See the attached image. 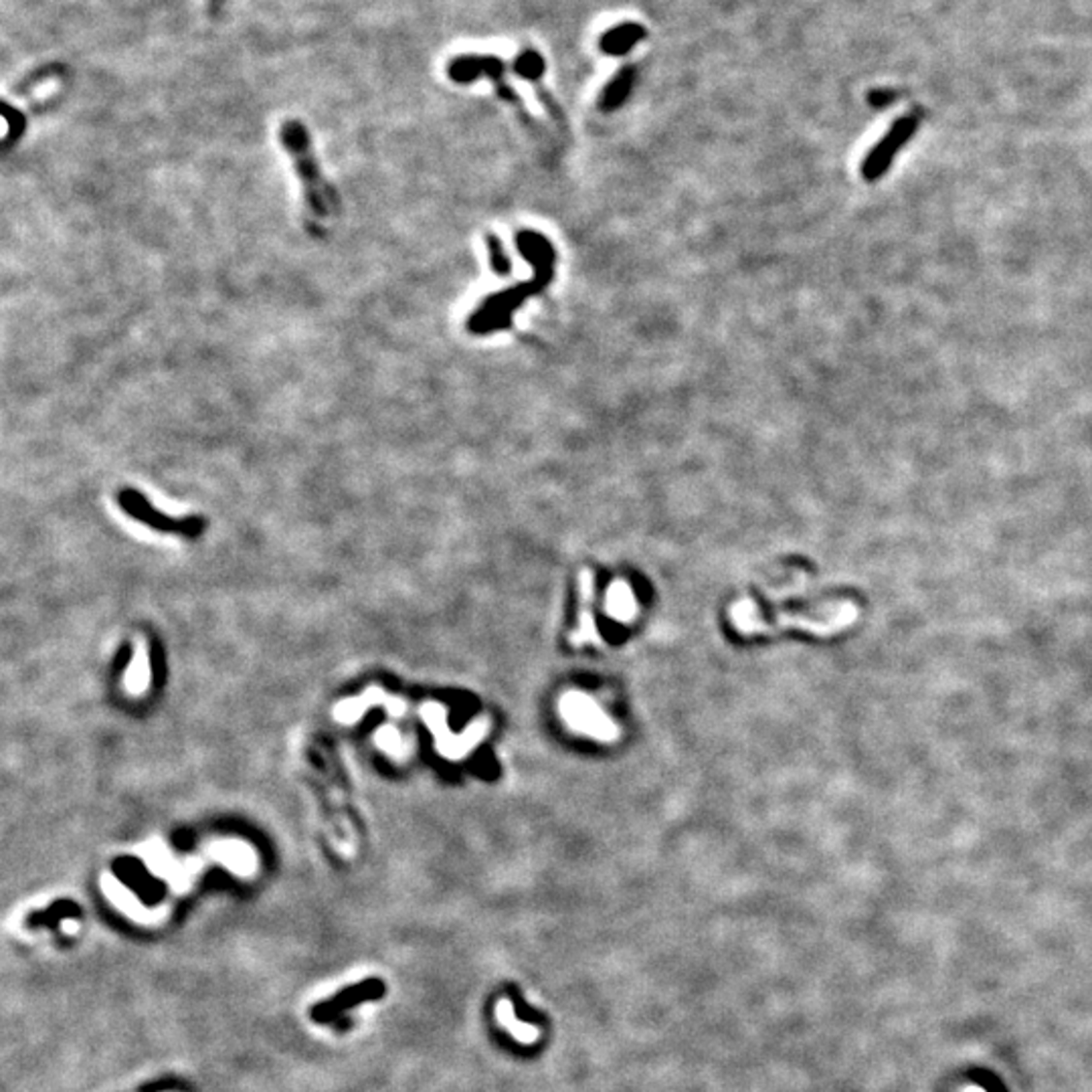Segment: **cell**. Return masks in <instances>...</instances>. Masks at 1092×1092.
<instances>
[{
  "instance_id": "6da1fadb",
  "label": "cell",
  "mask_w": 1092,
  "mask_h": 1092,
  "mask_svg": "<svg viewBox=\"0 0 1092 1092\" xmlns=\"http://www.w3.org/2000/svg\"><path fill=\"white\" fill-rule=\"evenodd\" d=\"M859 615L852 601L822 606L809 613H775L764 617L751 599H740L731 608V619L740 634H773L781 630H803L816 636H831L850 627Z\"/></svg>"
},
{
  "instance_id": "7a4b0ae2",
  "label": "cell",
  "mask_w": 1092,
  "mask_h": 1092,
  "mask_svg": "<svg viewBox=\"0 0 1092 1092\" xmlns=\"http://www.w3.org/2000/svg\"><path fill=\"white\" fill-rule=\"evenodd\" d=\"M280 140L294 162L301 189H304V201L310 215L316 219L330 217L334 211H338V195L332 189V184L320 172L310 132L297 120H288L280 130Z\"/></svg>"
},
{
  "instance_id": "3957f363",
  "label": "cell",
  "mask_w": 1092,
  "mask_h": 1092,
  "mask_svg": "<svg viewBox=\"0 0 1092 1092\" xmlns=\"http://www.w3.org/2000/svg\"><path fill=\"white\" fill-rule=\"evenodd\" d=\"M559 712L571 731L587 734L593 740L615 742L621 736V729L615 720L589 694L577 690L565 692L559 701Z\"/></svg>"
},
{
  "instance_id": "277c9868",
  "label": "cell",
  "mask_w": 1092,
  "mask_h": 1092,
  "mask_svg": "<svg viewBox=\"0 0 1092 1092\" xmlns=\"http://www.w3.org/2000/svg\"><path fill=\"white\" fill-rule=\"evenodd\" d=\"M421 712H423V716H425V720H427L429 729H431L433 734H435V745H437V749L441 751V755L448 757V759H455V761H457V759H463V757H468V755L480 745V742L485 738L487 731H490V727H492L490 718H487V716H480L472 727H468L466 731H463V734L457 736V734H452L450 729H448V720H446V710H444V706L429 702V704L423 706Z\"/></svg>"
},
{
  "instance_id": "5b68a950",
  "label": "cell",
  "mask_w": 1092,
  "mask_h": 1092,
  "mask_svg": "<svg viewBox=\"0 0 1092 1092\" xmlns=\"http://www.w3.org/2000/svg\"><path fill=\"white\" fill-rule=\"evenodd\" d=\"M917 130H919V115L917 113L902 115V118H898L894 122V126L887 132V136L882 138V140L864 158L862 176L868 182H874L880 176H885L889 167L892 165L894 156L898 154V150L911 140Z\"/></svg>"
},
{
  "instance_id": "8992f818",
  "label": "cell",
  "mask_w": 1092,
  "mask_h": 1092,
  "mask_svg": "<svg viewBox=\"0 0 1092 1092\" xmlns=\"http://www.w3.org/2000/svg\"><path fill=\"white\" fill-rule=\"evenodd\" d=\"M504 72L506 63L498 55H459L448 65L450 79H453L455 83H472L482 78L492 79L498 87L500 98L516 102V96L504 83Z\"/></svg>"
},
{
  "instance_id": "52a82bcc",
  "label": "cell",
  "mask_w": 1092,
  "mask_h": 1092,
  "mask_svg": "<svg viewBox=\"0 0 1092 1092\" xmlns=\"http://www.w3.org/2000/svg\"><path fill=\"white\" fill-rule=\"evenodd\" d=\"M383 995H385V983L379 978H368L360 983L348 985L334 997L327 999V1002L316 1004L310 1015L316 1024H328V1021L340 1017L348 1010L362 1006L366 1002H375V999H381Z\"/></svg>"
},
{
  "instance_id": "ba28073f",
  "label": "cell",
  "mask_w": 1092,
  "mask_h": 1092,
  "mask_svg": "<svg viewBox=\"0 0 1092 1092\" xmlns=\"http://www.w3.org/2000/svg\"><path fill=\"white\" fill-rule=\"evenodd\" d=\"M593 601H595V578L591 571H580L578 575V619L575 632H571L569 640L573 645H595L603 647V641L593 615Z\"/></svg>"
},
{
  "instance_id": "9c48e42d",
  "label": "cell",
  "mask_w": 1092,
  "mask_h": 1092,
  "mask_svg": "<svg viewBox=\"0 0 1092 1092\" xmlns=\"http://www.w3.org/2000/svg\"><path fill=\"white\" fill-rule=\"evenodd\" d=\"M120 504L126 510L128 515H132L134 518L146 522L152 528H162V530H180V532H195L201 526L199 518H184V520H174L167 515H160L158 510L136 490H122L120 492Z\"/></svg>"
},
{
  "instance_id": "30bf717a",
  "label": "cell",
  "mask_w": 1092,
  "mask_h": 1092,
  "mask_svg": "<svg viewBox=\"0 0 1092 1092\" xmlns=\"http://www.w3.org/2000/svg\"><path fill=\"white\" fill-rule=\"evenodd\" d=\"M647 31L641 25V22H632V20H625L621 25L609 29L608 33H603V37L599 39V49L611 55V57H621L627 55L632 49H636L638 45L645 39Z\"/></svg>"
},
{
  "instance_id": "8fae6325",
  "label": "cell",
  "mask_w": 1092,
  "mask_h": 1092,
  "mask_svg": "<svg viewBox=\"0 0 1092 1092\" xmlns=\"http://www.w3.org/2000/svg\"><path fill=\"white\" fill-rule=\"evenodd\" d=\"M606 611L609 617L621 621V623H630L638 617L640 613V606H638V599L634 589L625 583V580H615V583L609 585L608 595H606Z\"/></svg>"
},
{
  "instance_id": "7c38bea8",
  "label": "cell",
  "mask_w": 1092,
  "mask_h": 1092,
  "mask_svg": "<svg viewBox=\"0 0 1092 1092\" xmlns=\"http://www.w3.org/2000/svg\"><path fill=\"white\" fill-rule=\"evenodd\" d=\"M638 79V69L636 65H625L621 67L617 76L606 85L599 100V106L603 111H613L617 108L623 106V102L632 96V89L636 85Z\"/></svg>"
},
{
  "instance_id": "4fadbf2b",
  "label": "cell",
  "mask_w": 1092,
  "mask_h": 1092,
  "mask_svg": "<svg viewBox=\"0 0 1092 1092\" xmlns=\"http://www.w3.org/2000/svg\"><path fill=\"white\" fill-rule=\"evenodd\" d=\"M496 1019L508 1034H513V1038L522 1044H534L541 1038V1030L537 1026L516 1019L515 1006L510 999H500L496 1004Z\"/></svg>"
},
{
  "instance_id": "5bb4252c",
  "label": "cell",
  "mask_w": 1092,
  "mask_h": 1092,
  "mask_svg": "<svg viewBox=\"0 0 1092 1092\" xmlns=\"http://www.w3.org/2000/svg\"><path fill=\"white\" fill-rule=\"evenodd\" d=\"M545 69H546L545 57L534 49H524L515 59V72L528 81H539L545 74Z\"/></svg>"
},
{
  "instance_id": "9a60e30c",
  "label": "cell",
  "mask_w": 1092,
  "mask_h": 1092,
  "mask_svg": "<svg viewBox=\"0 0 1092 1092\" xmlns=\"http://www.w3.org/2000/svg\"><path fill=\"white\" fill-rule=\"evenodd\" d=\"M485 241H487V247H490V264H492L494 271L500 273V275H508L510 273V260L506 258L502 243L492 234H487Z\"/></svg>"
},
{
  "instance_id": "2e32d148",
  "label": "cell",
  "mask_w": 1092,
  "mask_h": 1092,
  "mask_svg": "<svg viewBox=\"0 0 1092 1092\" xmlns=\"http://www.w3.org/2000/svg\"><path fill=\"white\" fill-rule=\"evenodd\" d=\"M3 113H5V118L9 120V126H11V132H9L7 140H5V148H9L13 142L18 140L22 130H25V118H22V113L16 111V109H13L9 104H5Z\"/></svg>"
},
{
  "instance_id": "e0dca14e",
  "label": "cell",
  "mask_w": 1092,
  "mask_h": 1092,
  "mask_svg": "<svg viewBox=\"0 0 1092 1092\" xmlns=\"http://www.w3.org/2000/svg\"><path fill=\"white\" fill-rule=\"evenodd\" d=\"M896 98H898L896 91H890V89H876V91H872V94L868 96V102H870L872 108L882 109V108L890 106Z\"/></svg>"
},
{
  "instance_id": "ac0fdd59",
  "label": "cell",
  "mask_w": 1092,
  "mask_h": 1092,
  "mask_svg": "<svg viewBox=\"0 0 1092 1092\" xmlns=\"http://www.w3.org/2000/svg\"><path fill=\"white\" fill-rule=\"evenodd\" d=\"M167 1086H169L167 1082H156V1084H148V1086H142L140 1090H134V1092H162V1090H165Z\"/></svg>"
}]
</instances>
